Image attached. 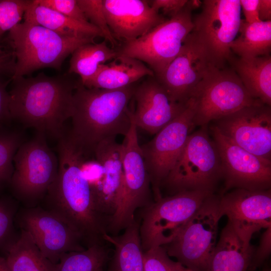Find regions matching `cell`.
Segmentation results:
<instances>
[{
    "label": "cell",
    "mask_w": 271,
    "mask_h": 271,
    "mask_svg": "<svg viewBox=\"0 0 271 271\" xmlns=\"http://www.w3.org/2000/svg\"><path fill=\"white\" fill-rule=\"evenodd\" d=\"M58 140V169L45 194L47 209L63 218L87 248L104 244L107 222L95 208L90 186L81 168L86 154L68 134Z\"/></svg>",
    "instance_id": "cell-1"
},
{
    "label": "cell",
    "mask_w": 271,
    "mask_h": 271,
    "mask_svg": "<svg viewBox=\"0 0 271 271\" xmlns=\"http://www.w3.org/2000/svg\"><path fill=\"white\" fill-rule=\"evenodd\" d=\"M10 109L12 120L57 139L71 118L77 82L67 75L20 77L11 81Z\"/></svg>",
    "instance_id": "cell-2"
},
{
    "label": "cell",
    "mask_w": 271,
    "mask_h": 271,
    "mask_svg": "<svg viewBox=\"0 0 271 271\" xmlns=\"http://www.w3.org/2000/svg\"><path fill=\"white\" fill-rule=\"evenodd\" d=\"M135 86L136 83L115 89L88 88L77 82L69 134L86 153L93 154L96 146L105 139L127 134L131 125L128 104Z\"/></svg>",
    "instance_id": "cell-3"
},
{
    "label": "cell",
    "mask_w": 271,
    "mask_h": 271,
    "mask_svg": "<svg viewBox=\"0 0 271 271\" xmlns=\"http://www.w3.org/2000/svg\"><path fill=\"white\" fill-rule=\"evenodd\" d=\"M7 35L16 58L12 80L42 68L59 70L65 58L78 47L94 43V38L65 37L24 21L13 28Z\"/></svg>",
    "instance_id": "cell-4"
},
{
    "label": "cell",
    "mask_w": 271,
    "mask_h": 271,
    "mask_svg": "<svg viewBox=\"0 0 271 271\" xmlns=\"http://www.w3.org/2000/svg\"><path fill=\"white\" fill-rule=\"evenodd\" d=\"M222 179L218 149L207 127L191 133L173 168L162 186L172 195L182 191L214 193Z\"/></svg>",
    "instance_id": "cell-5"
},
{
    "label": "cell",
    "mask_w": 271,
    "mask_h": 271,
    "mask_svg": "<svg viewBox=\"0 0 271 271\" xmlns=\"http://www.w3.org/2000/svg\"><path fill=\"white\" fill-rule=\"evenodd\" d=\"M189 98L194 104V125L200 127L260 101L250 96L233 69L213 65Z\"/></svg>",
    "instance_id": "cell-6"
},
{
    "label": "cell",
    "mask_w": 271,
    "mask_h": 271,
    "mask_svg": "<svg viewBox=\"0 0 271 271\" xmlns=\"http://www.w3.org/2000/svg\"><path fill=\"white\" fill-rule=\"evenodd\" d=\"M219 201V196L209 195L173 240L162 246L169 256L193 271H207L223 216Z\"/></svg>",
    "instance_id": "cell-7"
},
{
    "label": "cell",
    "mask_w": 271,
    "mask_h": 271,
    "mask_svg": "<svg viewBox=\"0 0 271 271\" xmlns=\"http://www.w3.org/2000/svg\"><path fill=\"white\" fill-rule=\"evenodd\" d=\"M213 193L202 191L180 192L162 197L142 208L139 229L143 251L172 241Z\"/></svg>",
    "instance_id": "cell-8"
},
{
    "label": "cell",
    "mask_w": 271,
    "mask_h": 271,
    "mask_svg": "<svg viewBox=\"0 0 271 271\" xmlns=\"http://www.w3.org/2000/svg\"><path fill=\"white\" fill-rule=\"evenodd\" d=\"M192 10L186 5L174 17L166 20L144 36L115 48L117 56L137 59L147 64L160 77L177 56L193 29Z\"/></svg>",
    "instance_id": "cell-9"
},
{
    "label": "cell",
    "mask_w": 271,
    "mask_h": 271,
    "mask_svg": "<svg viewBox=\"0 0 271 271\" xmlns=\"http://www.w3.org/2000/svg\"><path fill=\"white\" fill-rule=\"evenodd\" d=\"M192 18V32L204 48L211 64L224 68L231 59L230 46L241 21L239 0H205Z\"/></svg>",
    "instance_id": "cell-10"
},
{
    "label": "cell",
    "mask_w": 271,
    "mask_h": 271,
    "mask_svg": "<svg viewBox=\"0 0 271 271\" xmlns=\"http://www.w3.org/2000/svg\"><path fill=\"white\" fill-rule=\"evenodd\" d=\"M130 112L131 125L122 143L123 171V193L120 205L109 220L107 233L116 235L135 220L136 211L144 208L154 201L152 199V188L141 146L137 127Z\"/></svg>",
    "instance_id": "cell-11"
},
{
    "label": "cell",
    "mask_w": 271,
    "mask_h": 271,
    "mask_svg": "<svg viewBox=\"0 0 271 271\" xmlns=\"http://www.w3.org/2000/svg\"><path fill=\"white\" fill-rule=\"evenodd\" d=\"M46 136L37 131L20 145L15 155L10 185L19 197L35 199L45 195L56 177L58 157L48 145Z\"/></svg>",
    "instance_id": "cell-12"
},
{
    "label": "cell",
    "mask_w": 271,
    "mask_h": 271,
    "mask_svg": "<svg viewBox=\"0 0 271 271\" xmlns=\"http://www.w3.org/2000/svg\"><path fill=\"white\" fill-rule=\"evenodd\" d=\"M194 107L189 98L184 110L141 146L154 201L162 196L161 187L173 168L193 128Z\"/></svg>",
    "instance_id": "cell-13"
},
{
    "label": "cell",
    "mask_w": 271,
    "mask_h": 271,
    "mask_svg": "<svg viewBox=\"0 0 271 271\" xmlns=\"http://www.w3.org/2000/svg\"><path fill=\"white\" fill-rule=\"evenodd\" d=\"M210 131L220 158L223 193L234 189H270L271 160L244 150L222 134L214 124L210 127Z\"/></svg>",
    "instance_id": "cell-14"
},
{
    "label": "cell",
    "mask_w": 271,
    "mask_h": 271,
    "mask_svg": "<svg viewBox=\"0 0 271 271\" xmlns=\"http://www.w3.org/2000/svg\"><path fill=\"white\" fill-rule=\"evenodd\" d=\"M27 231L42 254L57 264L65 254L86 249L81 236L62 217L48 209H30L22 215Z\"/></svg>",
    "instance_id": "cell-15"
},
{
    "label": "cell",
    "mask_w": 271,
    "mask_h": 271,
    "mask_svg": "<svg viewBox=\"0 0 271 271\" xmlns=\"http://www.w3.org/2000/svg\"><path fill=\"white\" fill-rule=\"evenodd\" d=\"M225 137L247 152L271 160V107L258 101L213 121Z\"/></svg>",
    "instance_id": "cell-16"
},
{
    "label": "cell",
    "mask_w": 271,
    "mask_h": 271,
    "mask_svg": "<svg viewBox=\"0 0 271 271\" xmlns=\"http://www.w3.org/2000/svg\"><path fill=\"white\" fill-rule=\"evenodd\" d=\"M222 216L239 238L250 244L252 235L261 229L271 226V189L250 191L234 189L220 196Z\"/></svg>",
    "instance_id": "cell-17"
},
{
    "label": "cell",
    "mask_w": 271,
    "mask_h": 271,
    "mask_svg": "<svg viewBox=\"0 0 271 271\" xmlns=\"http://www.w3.org/2000/svg\"><path fill=\"white\" fill-rule=\"evenodd\" d=\"M212 65L202 44L191 32L177 56L156 78L174 101L186 104Z\"/></svg>",
    "instance_id": "cell-18"
},
{
    "label": "cell",
    "mask_w": 271,
    "mask_h": 271,
    "mask_svg": "<svg viewBox=\"0 0 271 271\" xmlns=\"http://www.w3.org/2000/svg\"><path fill=\"white\" fill-rule=\"evenodd\" d=\"M115 137L100 142L94 150L95 158L102 165L104 174L91 191L95 208L108 222L118 210L123 193L122 146Z\"/></svg>",
    "instance_id": "cell-19"
},
{
    "label": "cell",
    "mask_w": 271,
    "mask_h": 271,
    "mask_svg": "<svg viewBox=\"0 0 271 271\" xmlns=\"http://www.w3.org/2000/svg\"><path fill=\"white\" fill-rule=\"evenodd\" d=\"M102 5L109 30L119 45L136 40L166 20L149 1L102 0Z\"/></svg>",
    "instance_id": "cell-20"
},
{
    "label": "cell",
    "mask_w": 271,
    "mask_h": 271,
    "mask_svg": "<svg viewBox=\"0 0 271 271\" xmlns=\"http://www.w3.org/2000/svg\"><path fill=\"white\" fill-rule=\"evenodd\" d=\"M136 85L132 98L136 102L132 117L137 127L156 134L186 108L174 101L154 76H147Z\"/></svg>",
    "instance_id": "cell-21"
},
{
    "label": "cell",
    "mask_w": 271,
    "mask_h": 271,
    "mask_svg": "<svg viewBox=\"0 0 271 271\" xmlns=\"http://www.w3.org/2000/svg\"><path fill=\"white\" fill-rule=\"evenodd\" d=\"M154 76L141 61L117 56L111 62L100 65L94 75L82 85L88 88L115 89L136 83L142 78Z\"/></svg>",
    "instance_id": "cell-22"
},
{
    "label": "cell",
    "mask_w": 271,
    "mask_h": 271,
    "mask_svg": "<svg viewBox=\"0 0 271 271\" xmlns=\"http://www.w3.org/2000/svg\"><path fill=\"white\" fill-rule=\"evenodd\" d=\"M254 250L245 244L227 221L221 232L207 271H247Z\"/></svg>",
    "instance_id": "cell-23"
},
{
    "label": "cell",
    "mask_w": 271,
    "mask_h": 271,
    "mask_svg": "<svg viewBox=\"0 0 271 271\" xmlns=\"http://www.w3.org/2000/svg\"><path fill=\"white\" fill-rule=\"evenodd\" d=\"M24 22L41 26L63 36L76 38L103 37L101 31L89 22L64 16L30 1L23 16Z\"/></svg>",
    "instance_id": "cell-24"
},
{
    "label": "cell",
    "mask_w": 271,
    "mask_h": 271,
    "mask_svg": "<svg viewBox=\"0 0 271 271\" xmlns=\"http://www.w3.org/2000/svg\"><path fill=\"white\" fill-rule=\"evenodd\" d=\"M139 228L135 220L120 235L104 234V241L114 247L107 271H145Z\"/></svg>",
    "instance_id": "cell-25"
},
{
    "label": "cell",
    "mask_w": 271,
    "mask_h": 271,
    "mask_svg": "<svg viewBox=\"0 0 271 271\" xmlns=\"http://www.w3.org/2000/svg\"><path fill=\"white\" fill-rule=\"evenodd\" d=\"M230 62L250 96L271 106L270 55L231 58Z\"/></svg>",
    "instance_id": "cell-26"
},
{
    "label": "cell",
    "mask_w": 271,
    "mask_h": 271,
    "mask_svg": "<svg viewBox=\"0 0 271 271\" xmlns=\"http://www.w3.org/2000/svg\"><path fill=\"white\" fill-rule=\"evenodd\" d=\"M10 271H57V264L46 258L30 235L23 229L7 250Z\"/></svg>",
    "instance_id": "cell-27"
},
{
    "label": "cell",
    "mask_w": 271,
    "mask_h": 271,
    "mask_svg": "<svg viewBox=\"0 0 271 271\" xmlns=\"http://www.w3.org/2000/svg\"><path fill=\"white\" fill-rule=\"evenodd\" d=\"M238 33L231 44V52L245 58L270 55L271 20L248 24L241 20Z\"/></svg>",
    "instance_id": "cell-28"
},
{
    "label": "cell",
    "mask_w": 271,
    "mask_h": 271,
    "mask_svg": "<svg viewBox=\"0 0 271 271\" xmlns=\"http://www.w3.org/2000/svg\"><path fill=\"white\" fill-rule=\"evenodd\" d=\"M71 54L68 73L78 74L82 84L94 75L100 65L117 56L115 49L108 47L105 41L83 44Z\"/></svg>",
    "instance_id": "cell-29"
},
{
    "label": "cell",
    "mask_w": 271,
    "mask_h": 271,
    "mask_svg": "<svg viewBox=\"0 0 271 271\" xmlns=\"http://www.w3.org/2000/svg\"><path fill=\"white\" fill-rule=\"evenodd\" d=\"M108 260V251L104 244H94L64 255L57 264V271H95Z\"/></svg>",
    "instance_id": "cell-30"
},
{
    "label": "cell",
    "mask_w": 271,
    "mask_h": 271,
    "mask_svg": "<svg viewBox=\"0 0 271 271\" xmlns=\"http://www.w3.org/2000/svg\"><path fill=\"white\" fill-rule=\"evenodd\" d=\"M23 142L21 132L6 126L0 127V191L10 184L14 170V158Z\"/></svg>",
    "instance_id": "cell-31"
},
{
    "label": "cell",
    "mask_w": 271,
    "mask_h": 271,
    "mask_svg": "<svg viewBox=\"0 0 271 271\" xmlns=\"http://www.w3.org/2000/svg\"><path fill=\"white\" fill-rule=\"evenodd\" d=\"M77 3L88 21L99 29L103 38L113 49L118 46V43L113 37L104 13L102 0H77Z\"/></svg>",
    "instance_id": "cell-32"
},
{
    "label": "cell",
    "mask_w": 271,
    "mask_h": 271,
    "mask_svg": "<svg viewBox=\"0 0 271 271\" xmlns=\"http://www.w3.org/2000/svg\"><path fill=\"white\" fill-rule=\"evenodd\" d=\"M28 0H0V41L20 22L30 3Z\"/></svg>",
    "instance_id": "cell-33"
},
{
    "label": "cell",
    "mask_w": 271,
    "mask_h": 271,
    "mask_svg": "<svg viewBox=\"0 0 271 271\" xmlns=\"http://www.w3.org/2000/svg\"><path fill=\"white\" fill-rule=\"evenodd\" d=\"M35 1L39 5L47 7L67 17L83 22H89L78 6L77 0Z\"/></svg>",
    "instance_id": "cell-34"
},
{
    "label": "cell",
    "mask_w": 271,
    "mask_h": 271,
    "mask_svg": "<svg viewBox=\"0 0 271 271\" xmlns=\"http://www.w3.org/2000/svg\"><path fill=\"white\" fill-rule=\"evenodd\" d=\"M145 271H170V258L162 246L143 251Z\"/></svg>",
    "instance_id": "cell-35"
},
{
    "label": "cell",
    "mask_w": 271,
    "mask_h": 271,
    "mask_svg": "<svg viewBox=\"0 0 271 271\" xmlns=\"http://www.w3.org/2000/svg\"><path fill=\"white\" fill-rule=\"evenodd\" d=\"M14 50L8 35L0 41V78L12 79L16 68Z\"/></svg>",
    "instance_id": "cell-36"
},
{
    "label": "cell",
    "mask_w": 271,
    "mask_h": 271,
    "mask_svg": "<svg viewBox=\"0 0 271 271\" xmlns=\"http://www.w3.org/2000/svg\"><path fill=\"white\" fill-rule=\"evenodd\" d=\"M13 212L6 204L0 199V248H7V251L14 241H12L13 231Z\"/></svg>",
    "instance_id": "cell-37"
},
{
    "label": "cell",
    "mask_w": 271,
    "mask_h": 271,
    "mask_svg": "<svg viewBox=\"0 0 271 271\" xmlns=\"http://www.w3.org/2000/svg\"><path fill=\"white\" fill-rule=\"evenodd\" d=\"M271 252V226L265 229L262 234L259 245L254 252L249 268L253 269L259 265Z\"/></svg>",
    "instance_id": "cell-38"
},
{
    "label": "cell",
    "mask_w": 271,
    "mask_h": 271,
    "mask_svg": "<svg viewBox=\"0 0 271 271\" xmlns=\"http://www.w3.org/2000/svg\"><path fill=\"white\" fill-rule=\"evenodd\" d=\"M11 80L0 78V127L12 120L10 109V95L7 87Z\"/></svg>",
    "instance_id": "cell-39"
},
{
    "label": "cell",
    "mask_w": 271,
    "mask_h": 271,
    "mask_svg": "<svg viewBox=\"0 0 271 271\" xmlns=\"http://www.w3.org/2000/svg\"><path fill=\"white\" fill-rule=\"evenodd\" d=\"M187 0H153L149 1L151 6L159 12L161 11L164 15L170 18L179 14L185 7Z\"/></svg>",
    "instance_id": "cell-40"
},
{
    "label": "cell",
    "mask_w": 271,
    "mask_h": 271,
    "mask_svg": "<svg viewBox=\"0 0 271 271\" xmlns=\"http://www.w3.org/2000/svg\"><path fill=\"white\" fill-rule=\"evenodd\" d=\"M240 4L246 23L252 24L261 21L258 14V0H240Z\"/></svg>",
    "instance_id": "cell-41"
},
{
    "label": "cell",
    "mask_w": 271,
    "mask_h": 271,
    "mask_svg": "<svg viewBox=\"0 0 271 271\" xmlns=\"http://www.w3.org/2000/svg\"><path fill=\"white\" fill-rule=\"evenodd\" d=\"M258 14L260 21L271 20L270 0H258Z\"/></svg>",
    "instance_id": "cell-42"
},
{
    "label": "cell",
    "mask_w": 271,
    "mask_h": 271,
    "mask_svg": "<svg viewBox=\"0 0 271 271\" xmlns=\"http://www.w3.org/2000/svg\"><path fill=\"white\" fill-rule=\"evenodd\" d=\"M170 271H193L189 269L178 261H174L172 259L170 261Z\"/></svg>",
    "instance_id": "cell-43"
},
{
    "label": "cell",
    "mask_w": 271,
    "mask_h": 271,
    "mask_svg": "<svg viewBox=\"0 0 271 271\" xmlns=\"http://www.w3.org/2000/svg\"><path fill=\"white\" fill-rule=\"evenodd\" d=\"M203 2L199 0L188 1L186 5L193 11L202 7Z\"/></svg>",
    "instance_id": "cell-44"
},
{
    "label": "cell",
    "mask_w": 271,
    "mask_h": 271,
    "mask_svg": "<svg viewBox=\"0 0 271 271\" xmlns=\"http://www.w3.org/2000/svg\"><path fill=\"white\" fill-rule=\"evenodd\" d=\"M0 271H10L6 258L0 256Z\"/></svg>",
    "instance_id": "cell-45"
},
{
    "label": "cell",
    "mask_w": 271,
    "mask_h": 271,
    "mask_svg": "<svg viewBox=\"0 0 271 271\" xmlns=\"http://www.w3.org/2000/svg\"><path fill=\"white\" fill-rule=\"evenodd\" d=\"M95 271H103V267H99Z\"/></svg>",
    "instance_id": "cell-46"
},
{
    "label": "cell",
    "mask_w": 271,
    "mask_h": 271,
    "mask_svg": "<svg viewBox=\"0 0 271 271\" xmlns=\"http://www.w3.org/2000/svg\"><path fill=\"white\" fill-rule=\"evenodd\" d=\"M262 271H270V269L268 268H264Z\"/></svg>",
    "instance_id": "cell-47"
}]
</instances>
